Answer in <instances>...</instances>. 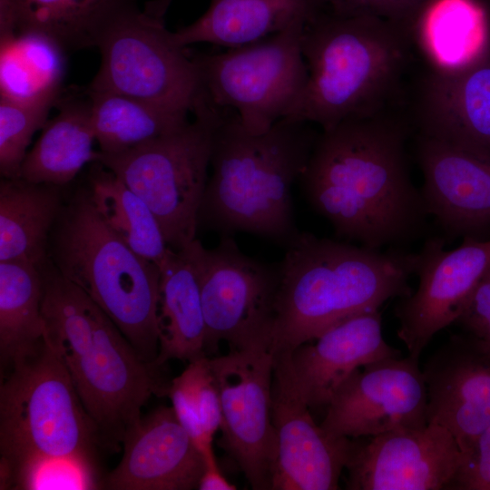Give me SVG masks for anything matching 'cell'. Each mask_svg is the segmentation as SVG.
Listing matches in <instances>:
<instances>
[{"label": "cell", "instance_id": "obj_4", "mask_svg": "<svg viewBox=\"0 0 490 490\" xmlns=\"http://www.w3.org/2000/svg\"><path fill=\"white\" fill-rule=\"evenodd\" d=\"M44 337L62 358L105 450L119 451L152 396H166L159 368L143 361L105 314L48 260L42 268Z\"/></svg>", "mask_w": 490, "mask_h": 490}, {"label": "cell", "instance_id": "obj_8", "mask_svg": "<svg viewBox=\"0 0 490 490\" xmlns=\"http://www.w3.org/2000/svg\"><path fill=\"white\" fill-rule=\"evenodd\" d=\"M219 111L203 93L192 112L193 121L127 152H100L96 162L145 201L174 250L196 239Z\"/></svg>", "mask_w": 490, "mask_h": 490}, {"label": "cell", "instance_id": "obj_30", "mask_svg": "<svg viewBox=\"0 0 490 490\" xmlns=\"http://www.w3.org/2000/svg\"><path fill=\"white\" fill-rule=\"evenodd\" d=\"M96 142L104 154L127 152L183 126L189 113L129 95L86 88Z\"/></svg>", "mask_w": 490, "mask_h": 490}, {"label": "cell", "instance_id": "obj_7", "mask_svg": "<svg viewBox=\"0 0 490 490\" xmlns=\"http://www.w3.org/2000/svg\"><path fill=\"white\" fill-rule=\"evenodd\" d=\"M105 450L62 358L44 337L0 386V489L32 465L75 460L99 470Z\"/></svg>", "mask_w": 490, "mask_h": 490}, {"label": "cell", "instance_id": "obj_14", "mask_svg": "<svg viewBox=\"0 0 490 490\" xmlns=\"http://www.w3.org/2000/svg\"><path fill=\"white\" fill-rule=\"evenodd\" d=\"M490 267V239L464 238L456 249H445L431 238L417 253L416 291L395 307L397 337L409 356L419 358L432 338L455 323L477 283Z\"/></svg>", "mask_w": 490, "mask_h": 490}, {"label": "cell", "instance_id": "obj_24", "mask_svg": "<svg viewBox=\"0 0 490 490\" xmlns=\"http://www.w3.org/2000/svg\"><path fill=\"white\" fill-rule=\"evenodd\" d=\"M55 106L58 113L46 122L28 151L20 179L62 187L71 182L86 163L96 162L100 152L93 149L96 138L86 89L61 94Z\"/></svg>", "mask_w": 490, "mask_h": 490}, {"label": "cell", "instance_id": "obj_35", "mask_svg": "<svg viewBox=\"0 0 490 490\" xmlns=\"http://www.w3.org/2000/svg\"><path fill=\"white\" fill-rule=\"evenodd\" d=\"M448 490H490V426L464 454Z\"/></svg>", "mask_w": 490, "mask_h": 490}, {"label": "cell", "instance_id": "obj_37", "mask_svg": "<svg viewBox=\"0 0 490 490\" xmlns=\"http://www.w3.org/2000/svg\"><path fill=\"white\" fill-rule=\"evenodd\" d=\"M204 471L199 481L200 490H236L235 485L228 481L220 470L215 455L204 457Z\"/></svg>", "mask_w": 490, "mask_h": 490}, {"label": "cell", "instance_id": "obj_23", "mask_svg": "<svg viewBox=\"0 0 490 490\" xmlns=\"http://www.w3.org/2000/svg\"><path fill=\"white\" fill-rule=\"evenodd\" d=\"M137 0H0V33L34 32L67 53L97 47L110 25Z\"/></svg>", "mask_w": 490, "mask_h": 490}, {"label": "cell", "instance_id": "obj_6", "mask_svg": "<svg viewBox=\"0 0 490 490\" xmlns=\"http://www.w3.org/2000/svg\"><path fill=\"white\" fill-rule=\"evenodd\" d=\"M49 260L105 312L143 361L159 368L161 269L103 222L88 190L62 209L51 235Z\"/></svg>", "mask_w": 490, "mask_h": 490}, {"label": "cell", "instance_id": "obj_29", "mask_svg": "<svg viewBox=\"0 0 490 490\" xmlns=\"http://www.w3.org/2000/svg\"><path fill=\"white\" fill-rule=\"evenodd\" d=\"M412 29L435 67H456L490 49V15L483 0H427Z\"/></svg>", "mask_w": 490, "mask_h": 490}, {"label": "cell", "instance_id": "obj_20", "mask_svg": "<svg viewBox=\"0 0 490 490\" xmlns=\"http://www.w3.org/2000/svg\"><path fill=\"white\" fill-rule=\"evenodd\" d=\"M416 143L427 214L449 238L490 239V161L421 135Z\"/></svg>", "mask_w": 490, "mask_h": 490}, {"label": "cell", "instance_id": "obj_21", "mask_svg": "<svg viewBox=\"0 0 490 490\" xmlns=\"http://www.w3.org/2000/svg\"><path fill=\"white\" fill-rule=\"evenodd\" d=\"M401 352L383 338L377 310L353 316L289 353L297 387L309 407H328L336 391L358 368Z\"/></svg>", "mask_w": 490, "mask_h": 490}, {"label": "cell", "instance_id": "obj_1", "mask_svg": "<svg viewBox=\"0 0 490 490\" xmlns=\"http://www.w3.org/2000/svg\"><path fill=\"white\" fill-rule=\"evenodd\" d=\"M407 136L382 111L318 133L299 181L338 237L381 249L421 233L428 214L410 177Z\"/></svg>", "mask_w": 490, "mask_h": 490}, {"label": "cell", "instance_id": "obj_9", "mask_svg": "<svg viewBox=\"0 0 490 490\" xmlns=\"http://www.w3.org/2000/svg\"><path fill=\"white\" fill-rule=\"evenodd\" d=\"M305 25L224 52L191 54L203 93L216 106L234 112L248 131H268L289 115L305 87Z\"/></svg>", "mask_w": 490, "mask_h": 490}, {"label": "cell", "instance_id": "obj_26", "mask_svg": "<svg viewBox=\"0 0 490 490\" xmlns=\"http://www.w3.org/2000/svg\"><path fill=\"white\" fill-rule=\"evenodd\" d=\"M59 187L4 179L0 182V261L49 260L53 230L62 211Z\"/></svg>", "mask_w": 490, "mask_h": 490}, {"label": "cell", "instance_id": "obj_18", "mask_svg": "<svg viewBox=\"0 0 490 490\" xmlns=\"http://www.w3.org/2000/svg\"><path fill=\"white\" fill-rule=\"evenodd\" d=\"M422 370L427 423L446 428L464 455L490 426V356L466 334H454Z\"/></svg>", "mask_w": 490, "mask_h": 490}, {"label": "cell", "instance_id": "obj_25", "mask_svg": "<svg viewBox=\"0 0 490 490\" xmlns=\"http://www.w3.org/2000/svg\"><path fill=\"white\" fill-rule=\"evenodd\" d=\"M160 269L157 367L171 359L189 363L207 356L200 286L186 250L170 248Z\"/></svg>", "mask_w": 490, "mask_h": 490}, {"label": "cell", "instance_id": "obj_22", "mask_svg": "<svg viewBox=\"0 0 490 490\" xmlns=\"http://www.w3.org/2000/svg\"><path fill=\"white\" fill-rule=\"evenodd\" d=\"M325 6L323 0H211L198 19L173 36L183 47L208 43L234 48L307 24Z\"/></svg>", "mask_w": 490, "mask_h": 490}, {"label": "cell", "instance_id": "obj_16", "mask_svg": "<svg viewBox=\"0 0 490 490\" xmlns=\"http://www.w3.org/2000/svg\"><path fill=\"white\" fill-rule=\"evenodd\" d=\"M271 416L277 457L271 490H336L351 439L318 426L294 378L289 352L273 354Z\"/></svg>", "mask_w": 490, "mask_h": 490}, {"label": "cell", "instance_id": "obj_12", "mask_svg": "<svg viewBox=\"0 0 490 490\" xmlns=\"http://www.w3.org/2000/svg\"><path fill=\"white\" fill-rule=\"evenodd\" d=\"M222 421L219 445L254 490H271L277 436L271 416L274 356L270 348L230 350L210 358Z\"/></svg>", "mask_w": 490, "mask_h": 490}, {"label": "cell", "instance_id": "obj_17", "mask_svg": "<svg viewBox=\"0 0 490 490\" xmlns=\"http://www.w3.org/2000/svg\"><path fill=\"white\" fill-rule=\"evenodd\" d=\"M418 135L490 161V49L456 67L437 68L423 83Z\"/></svg>", "mask_w": 490, "mask_h": 490}, {"label": "cell", "instance_id": "obj_33", "mask_svg": "<svg viewBox=\"0 0 490 490\" xmlns=\"http://www.w3.org/2000/svg\"><path fill=\"white\" fill-rule=\"evenodd\" d=\"M50 103L24 104L0 98V173L20 179L22 164L34 134L48 121Z\"/></svg>", "mask_w": 490, "mask_h": 490}, {"label": "cell", "instance_id": "obj_2", "mask_svg": "<svg viewBox=\"0 0 490 490\" xmlns=\"http://www.w3.org/2000/svg\"><path fill=\"white\" fill-rule=\"evenodd\" d=\"M219 110L198 229L221 237L254 234L286 247L299 232L292 186L319 132L312 123L285 117L254 133L234 112Z\"/></svg>", "mask_w": 490, "mask_h": 490}, {"label": "cell", "instance_id": "obj_10", "mask_svg": "<svg viewBox=\"0 0 490 490\" xmlns=\"http://www.w3.org/2000/svg\"><path fill=\"white\" fill-rule=\"evenodd\" d=\"M97 48L101 64L87 88L192 113L202 94L197 67L164 18L131 7L110 25Z\"/></svg>", "mask_w": 490, "mask_h": 490}, {"label": "cell", "instance_id": "obj_27", "mask_svg": "<svg viewBox=\"0 0 490 490\" xmlns=\"http://www.w3.org/2000/svg\"><path fill=\"white\" fill-rule=\"evenodd\" d=\"M67 52L34 32L0 33V98L55 106L62 94Z\"/></svg>", "mask_w": 490, "mask_h": 490}, {"label": "cell", "instance_id": "obj_34", "mask_svg": "<svg viewBox=\"0 0 490 490\" xmlns=\"http://www.w3.org/2000/svg\"><path fill=\"white\" fill-rule=\"evenodd\" d=\"M483 352L490 356V267L455 322Z\"/></svg>", "mask_w": 490, "mask_h": 490}, {"label": "cell", "instance_id": "obj_19", "mask_svg": "<svg viewBox=\"0 0 490 490\" xmlns=\"http://www.w3.org/2000/svg\"><path fill=\"white\" fill-rule=\"evenodd\" d=\"M115 468L103 475L101 489H198L204 458L176 417L161 406L142 416L126 434Z\"/></svg>", "mask_w": 490, "mask_h": 490}, {"label": "cell", "instance_id": "obj_28", "mask_svg": "<svg viewBox=\"0 0 490 490\" xmlns=\"http://www.w3.org/2000/svg\"><path fill=\"white\" fill-rule=\"evenodd\" d=\"M42 267L0 261V372L5 377L44 340Z\"/></svg>", "mask_w": 490, "mask_h": 490}, {"label": "cell", "instance_id": "obj_3", "mask_svg": "<svg viewBox=\"0 0 490 490\" xmlns=\"http://www.w3.org/2000/svg\"><path fill=\"white\" fill-rule=\"evenodd\" d=\"M279 264L272 354L290 353L333 326L412 293L417 253L387 251L301 232Z\"/></svg>", "mask_w": 490, "mask_h": 490}, {"label": "cell", "instance_id": "obj_11", "mask_svg": "<svg viewBox=\"0 0 490 490\" xmlns=\"http://www.w3.org/2000/svg\"><path fill=\"white\" fill-rule=\"evenodd\" d=\"M184 250L200 286L206 355L221 341L231 350L270 349L279 264L246 255L232 236L212 249L195 239Z\"/></svg>", "mask_w": 490, "mask_h": 490}, {"label": "cell", "instance_id": "obj_15", "mask_svg": "<svg viewBox=\"0 0 490 490\" xmlns=\"http://www.w3.org/2000/svg\"><path fill=\"white\" fill-rule=\"evenodd\" d=\"M351 439L349 490H448L464 455L444 426L395 429Z\"/></svg>", "mask_w": 490, "mask_h": 490}, {"label": "cell", "instance_id": "obj_36", "mask_svg": "<svg viewBox=\"0 0 490 490\" xmlns=\"http://www.w3.org/2000/svg\"><path fill=\"white\" fill-rule=\"evenodd\" d=\"M329 9L380 16L412 30L415 19L427 0H323Z\"/></svg>", "mask_w": 490, "mask_h": 490}, {"label": "cell", "instance_id": "obj_13", "mask_svg": "<svg viewBox=\"0 0 490 490\" xmlns=\"http://www.w3.org/2000/svg\"><path fill=\"white\" fill-rule=\"evenodd\" d=\"M418 359L389 357L356 369L334 394L320 426L350 439L426 426L427 391Z\"/></svg>", "mask_w": 490, "mask_h": 490}, {"label": "cell", "instance_id": "obj_31", "mask_svg": "<svg viewBox=\"0 0 490 490\" xmlns=\"http://www.w3.org/2000/svg\"><path fill=\"white\" fill-rule=\"evenodd\" d=\"M89 183L90 199L103 222L136 253L160 267L170 247L145 201L99 162H94Z\"/></svg>", "mask_w": 490, "mask_h": 490}, {"label": "cell", "instance_id": "obj_38", "mask_svg": "<svg viewBox=\"0 0 490 490\" xmlns=\"http://www.w3.org/2000/svg\"><path fill=\"white\" fill-rule=\"evenodd\" d=\"M173 0H151L145 3L143 9L151 15L163 17Z\"/></svg>", "mask_w": 490, "mask_h": 490}, {"label": "cell", "instance_id": "obj_5", "mask_svg": "<svg viewBox=\"0 0 490 490\" xmlns=\"http://www.w3.org/2000/svg\"><path fill=\"white\" fill-rule=\"evenodd\" d=\"M409 31L370 14L323 10L301 34L307 82L288 117L328 130L381 112L406 64Z\"/></svg>", "mask_w": 490, "mask_h": 490}, {"label": "cell", "instance_id": "obj_32", "mask_svg": "<svg viewBox=\"0 0 490 490\" xmlns=\"http://www.w3.org/2000/svg\"><path fill=\"white\" fill-rule=\"evenodd\" d=\"M166 396L177 419L202 456L213 453L212 441L222 415L219 388L208 356L189 362L169 384Z\"/></svg>", "mask_w": 490, "mask_h": 490}]
</instances>
